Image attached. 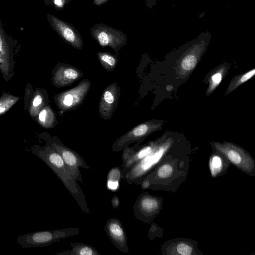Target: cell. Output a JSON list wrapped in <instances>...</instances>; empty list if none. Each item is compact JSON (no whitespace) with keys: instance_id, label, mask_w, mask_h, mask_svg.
<instances>
[{"instance_id":"1","label":"cell","mask_w":255,"mask_h":255,"mask_svg":"<svg viewBox=\"0 0 255 255\" xmlns=\"http://www.w3.org/2000/svg\"><path fill=\"white\" fill-rule=\"evenodd\" d=\"M33 153L43 161L61 181L65 188L77 202L81 210L85 213H90L86 195L67 170L60 154L50 145L38 148Z\"/></svg>"},{"instance_id":"2","label":"cell","mask_w":255,"mask_h":255,"mask_svg":"<svg viewBox=\"0 0 255 255\" xmlns=\"http://www.w3.org/2000/svg\"><path fill=\"white\" fill-rule=\"evenodd\" d=\"M171 144L170 140L164 143L157 142L153 151L134 164L124 175L123 179L129 184H140L147 173L161 162Z\"/></svg>"},{"instance_id":"3","label":"cell","mask_w":255,"mask_h":255,"mask_svg":"<svg viewBox=\"0 0 255 255\" xmlns=\"http://www.w3.org/2000/svg\"><path fill=\"white\" fill-rule=\"evenodd\" d=\"M79 232V229L76 227L41 231L20 235L18 237L17 242L24 248L43 247L76 235Z\"/></svg>"},{"instance_id":"4","label":"cell","mask_w":255,"mask_h":255,"mask_svg":"<svg viewBox=\"0 0 255 255\" xmlns=\"http://www.w3.org/2000/svg\"><path fill=\"white\" fill-rule=\"evenodd\" d=\"M212 144L217 152L236 168L248 175L255 176V161L245 150L228 142H214Z\"/></svg>"},{"instance_id":"5","label":"cell","mask_w":255,"mask_h":255,"mask_svg":"<svg viewBox=\"0 0 255 255\" xmlns=\"http://www.w3.org/2000/svg\"><path fill=\"white\" fill-rule=\"evenodd\" d=\"M92 37L102 47L111 48L116 53L127 43V35L122 31L106 25L97 23L90 30Z\"/></svg>"},{"instance_id":"6","label":"cell","mask_w":255,"mask_h":255,"mask_svg":"<svg viewBox=\"0 0 255 255\" xmlns=\"http://www.w3.org/2000/svg\"><path fill=\"white\" fill-rule=\"evenodd\" d=\"M162 122L150 120L138 124L128 132L119 137L113 143L112 150L120 151L132 143H140L153 132L161 128Z\"/></svg>"},{"instance_id":"7","label":"cell","mask_w":255,"mask_h":255,"mask_svg":"<svg viewBox=\"0 0 255 255\" xmlns=\"http://www.w3.org/2000/svg\"><path fill=\"white\" fill-rule=\"evenodd\" d=\"M90 87V81L84 79L75 87L56 94L54 99L57 107L63 112L75 110L83 103Z\"/></svg>"},{"instance_id":"8","label":"cell","mask_w":255,"mask_h":255,"mask_svg":"<svg viewBox=\"0 0 255 255\" xmlns=\"http://www.w3.org/2000/svg\"><path fill=\"white\" fill-rule=\"evenodd\" d=\"M50 145L62 158L67 170L77 181L83 183L80 168L89 169L84 158L75 151L64 145L59 140H52Z\"/></svg>"},{"instance_id":"9","label":"cell","mask_w":255,"mask_h":255,"mask_svg":"<svg viewBox=\"0 0 255 255\" xmlns=\"http://www.w3.org/2000/svg\"><path fill=\"white\" fill-rule=\"evenodd\" d=\"M161 204L159 198L144 192L139 195L134 204V216L137 219L149 223L160 212Z\"/></svg>"},{"instance_id":"10","label":"cell","mask_w":255,"mask_h":255,"mask_svg":"<svg viewBox=\"0 0 255 255\" xmlns=\"http://www.w3.org/2000/svg\"><path fill=\"white\" fill-rule=\"evenodd\" d=\"M47 19L52 29L65 43L77 50L83 48L84 42L82 36L72 24L49 13L47 14Z\"/></svg>"},{"instance_id":"11","label":"cell","mask_w":255,"mask_h":255,"mask_svg":"<svg viewBox=\"0 0 255 255\" xmlns=\"http://www.w3.org/2000/svg\"><path fill=\"white\" fill-rule=\"evenodd\" d=\"M121 88L113 82L107 86L102 93L98 104V112L104 120L110 119L118 106Z\"/></svg>"},{"instance_id":"12","label":"cell","mask_w":255,"mask_h":255,"mask_svg":"<svg viewBox=\"0 0 255 255\" xmlns=\"http://www.w3.org/2000/svg\"><path fill=\"white\" fill-rule=\"evenodd\" d=\"M51 78L52 84L61 88L71 85L82 78L83 73L76 67L67 63H58L53 69Z\"/></svg>"},{"instance_id":"13","label":"cell","mask_w":255,"mask_h":255,"mask_svg":"<svg viewBox=\"0 0 255 255\" xmlns=\"http://www.w3.org/2000/svg\"><path fill=\"white\" fill-rule=\"evenodd\" d=\"M105 231L115 247L125 253L129 252L128 238L120 220L116 218L108 219L104 225Z\"/></svg>"},{"instance_id":"14","label":"cell","mask_w":255,"mask_h":255,"mask_svg":"<svg viewBox=\"0 0 255 255\" xmlns=\"http://www.w3.org/2000/svg\"><path fill=\"white\" fill-rule=\"evenodd\" d=\"M157 143V142H151L147 145L139 147L138 143L132 147L128 146L123 149L122 157L123 177L134 164L150 153Z\"/></svg>"},{"instance_id":"15","label":"cell","mask_w":255,"mask_h":255,"mask_svg":"<svg viewBox=\"0 0 255 255\" xmlns=\"http://www.w3.org/2000/svg\"><path fill=\"white\" fill-rule=\"evenodd\" d=\"M14 44L12 38L3 29L0 19V69L6 75L12 69Z\"/></svg>"},{"instance_id":"16","label":"cell","mask_w":255,"mask_h":255,"mask_svg":"<svg viewBox=\"0 0 255 255\" xmlns=\"http://www.w3.org/2000/svg\"><path fill=\"white\" fill-rule=\"evenodd\" d=\"M195 247V244L191 242V241L182 239L170 243L165 247V251L168 255H198Z\"/></svg>"},{"instance_id":"17","label":"cell","mask_w":255,"mask_h":255,"mask_svg":"<svg viewBox=\"0 0 255 255\" xmlns=\"http://www.w3.org/2000/svg\"><path fill=\"white\" fill-rule=\"evenodd\" d=\"M38 119L45 128H52L57 123L55 113L49 105L43 107L40 111Z\"/></svg>"},{"instance_id":"18","label":"cell","mask_w":255,"mask_h":255,"mask_svg":"<svg viewBox=\"0 0 255 255\" xmlns=\"http://www.w3.org/2000/svg\"><path fill=\"white\" fill-rule=\"evenodd\" d=\"M69 255H101L93 246L83 243H70Z\"/></svg>"},{"instance_id":"19","label":"cell","mask_w":255,"mask_h":255,"mask_svg":"<svg viewBox=\"0 0 255 255\" xmlns=\"http://www.w3.org/2000/svg\"><path fill=\"white\" fill-rule=\"evenodd\" d=\"M123 177L122 168L116 166L112 168L108 172L107 177V186L111 191L116 190L119 186V183Z\"/></svg>"},{"instance_id":"20","label":"cell","mask_w":255,"mask_h":255,"mask_svg":"<svg viewBox=\"0 0 255 255\" xmlns=\"http://www.w3.org/2000/svg\"><path fill=\"white\" fill-rule=\"evenodd\" d=\"M97 56L101 65L107 71L114 70L118 64L117 57L111 53L99 52Z\"/></svg>"},{"instance_id":"21","label":"cell","mask_w":255,"mask_h":255,"mask_svg":"<svg viewBox=\"0 0 255 255\" xmlns=\"http://www.w3.org/2000/svg\"><path fill=\"white\" fill-rule=\"evenodd\" d=\"M255 74V69H253L242 75L236 77L232 81H231V83L227 89L226 94H229L240 85L248 81L249 79L251 78Z\"/></svg>"},{"instance_id":"22","label":"cell","mask_w":255,"mask_h":255,"mask_svg":"<svg viewBox=\"0 0 255 255\" xmlns=\"http://www.w3.org/2000/svg\"><path fill=\"white\" fill-rule=\"evenodd\" d=\"M19 98L9 94H3L0 98V115L8 111Z\"/></svg>"},{"instance_id":"23","label":"cell","mask_w":255,"mask_h":255,"mask_svg":"<svg viewBox=\"0 0 255 255\" xmlns=\"http://www.w3.org/2000/svg\"><path fill=\"white\" fill-rule=\"evenodd\" d=\"M197 63V58L193 54L186 55L182 60L181 66L185 71H191L196 66Z\"/></svg>"},{"instance_id":"24","label":"cell","mask_w":255,"mask_h":255,"mask_svg":"<svg viewBox=\"0 0 255 255\" xmlns=\"http://www.w3.org/2000/svg\"><path fill=\"white\" fill-rule=\"evenodd\" d=\"M223 162L220 157L214 156L210 161V167L212 176H216L220 172H222Z\"/></svg>"},{"instance_id":"25","label":"cell","mask_w":255,"mask_h":255,"mask_svg":"<svg viewBox=\"0 0 255 255\" xmlns=\"http://www.w3.org/2000/svg\"><path fill=\"white\" fill-rule=\"evenodd\" d=\"M223 70L221 69L214 74L211 78L209 86L208 88L207 93H211L220 84L223 77Z\"/></svg>"},{"instance_id":"26","label":"cell","mask_w":255,"mask_h":255,"mask_svg":"<svg viewBox=\"0 0 255 255\" xmlns=\"http://www.w3.org/2000/svg\"><path fill=\"white\" fill-rule=\"evenodd\" d=\"M72 0H45V4L52 5L57 10H62Z\"/></svg>"},{"instance_id":"27","label":"cell","mask_w":255,"mask_h":255,"mask_svg":"<svg viewBox=\"0 0 255 255\" xmlns=\"http://www.w3.org/2000/svg\"><path fill=\"white\" fill-rule=\"evenodd\" d=\"M44 103L45 98L41 93H39L34 96L32 101V106L35 109H40L44 106Z\"/></svg>"},{"instance_id":"28","label":"cell","mask_w":255,"mask_h":255,"mask_svg":"<svg viewBox=\"0 0 255 255\" xmlns=\"http://www.w3.org/2000/svg\"><path fill=\"white\" fill-rule=\"evenodd\" d=\"M111 204L114 209H115L119 207L120 200L119 197L115 195L111 199Z\"/></svg>"},{"instance_id":"29","label":"cell","mask_w":255,"mask_h":255,"mask_svg":"<svg viewBox=\"0 0 255 255\" xmlns=\"http://www.w3.org/2000/svg\"><path fill=\"white\" fill-rule=\"evenodd\" d=\"M109 0H93V4L95 6H101L107 2H108Z\"/></svg>"},{"instance_id":"30","label":"cell","mask_w":255,"mask_h":255,"mask_svg":"<svg viewBox=\"0 0 255 255\" xmlns=\"http://www.w3.org/2000/svg\"><path fill=\"white\" fill-rule=\"evenodd\" d=\"M145 0L146 1L147 4H149V3H150L151 0Z\"/></svg>"}]
</instances>
